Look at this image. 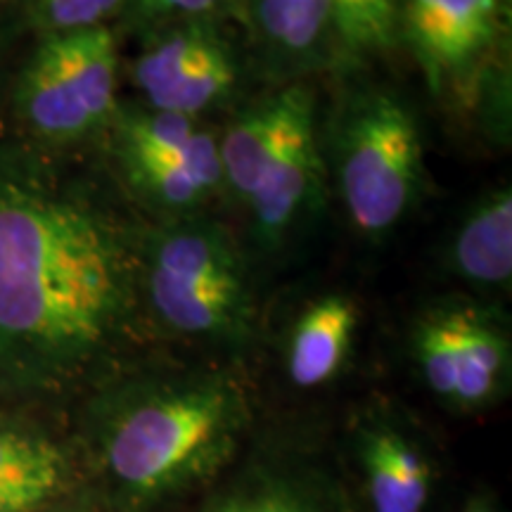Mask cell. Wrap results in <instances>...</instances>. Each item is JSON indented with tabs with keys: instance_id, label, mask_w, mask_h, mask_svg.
<instances>
[{
	"instance_id": "1",
	"label": "cell",
	"mask_w": 512,
	"mask_h": 512,
	"mask_svg": "<svg viewBox=\"0 0 512 512\" xmlns=\"http://www.w3.org/2000/svg\"><path fill=\"white\" fill-rule=\"evenodd\" d=\"M150 349L126 228L41 166L0 157V401L76 403Z\"/></svg>"
},
{
	"instance_id": "2",
	"label": "cell",
	"mask_w": 512,
	"mask_h": 512,
	"mask_svg": "<svg viewBox=\"0 0 512 512\" xmlns=\"http://www.w3.org/2000/svg\"><path fill=\"white\" fill-rule=\"evenodd\" d=\"M261 418L249 368L150 349L88 389L67 430L83 484L107 512H185Z\"/></svg>"
},
{
	"instance_id": "3",
	"label": "cell",
	"mask_w": 512,
	"mask_h": 512,
	"mask_svg": "<svg viewBox=\"0 0 512 512\" xmlns=\"http://www.w3.org/2000/svg\"><path fill=\"white\" fill-rule=\"evenodd\" d=\"M138 299L147 339L211 361H249L266 332L261 299L238 242L200 219L157 228L138 247Z\"/></svg>"
},
{
	"instance_id": "4",
	"label": "cell",
	"mask_w": 512,
	"mask_h": 512,
	"mask_svg": "<svg viewBox=\"0 0 512 512\" xmlns=\"http://www.w3.org/2000/svg\"><path fill=\"white\" fill-rule=\"evenodd\" d=\"M219 155L223 185L249 211L256 238L280 245L320 192L311 93L292 86L256 102L228 128Z\"/></svg>"
},
{
	"instance_id": "5",
	"label": "cell",
	"mask_w": 512,
	"mask_h": 512,
	"mask_svg": "<svg viewBox=\"0 0 512 512\" xmlns=\"http://www.w3.org/2000/svg\"><path fill=\"white\" fill-rule=\"evenodd\" d=\"M185 512H358L330 425L261 418L238 460Z\"/></svg>"
},
{
	"instance_id": "6",
	"label": "cell",
	"mask_w": 512,
	"mask_h": 512,
	"mask_svg": "<svg viewBox=\"0 0 512 512\" xmlns=\"http://www.w3.org/2000/svg\"><path fill=\"white\" fill-rule=\"evenodd\" d=\"M330 437L358 512H444V446L399 403H361Z\"/></svg>"
},
{
	"instance_id": "7",
	"label": "cell",
	"mask_w": 512,
	"mask_h": 512,
	"mask_svg": "<svg viewBox=\"0 0 512 512\" xmlns=\"http://www.w3.org/2000/svg\"><path fill=\"white\" fill-rule=\"evenodd\" d=\"M408 361L430 399L458 418L501 406L512 382V337L496 306L441 299L411 320Z\"/></svg>"
},
{
	"instance_id": "8",
	"label": "cell",
	"mask_w": 512,
	"mask_h": 512,
	"mask_svg": "<svg viewBox=\"0 0 512 512\" xmlns=\"http://www.w3.org/2000/svg\"><path fill=\"white\" fill-rule=\"evenodd\" d=\"M418 121L392 93H366L344 112L337 133V181L358 233L382 238L399 226L422 190Z\"/></svg>"
},
{
	"instance_id": "9",
	"label": "cell",
	"mask_w": 512,
	"mask_h": 512,
	"mask_svg": "<svg viewBox=\"0 0 512 512\" xmlns=\"http://www.w3.org/2000/svg\"><path fill=\"white\" fill-rule=\"evenodd\" d=\"M117 69V38L105 24L48 34L19 81V112L43 140L91 136L114 112Z\"/></svg>"
},
{
	"instance_id": "10",
	"label": "cell",
	"mask_w": 512,
	"mask_h": 512,
	"mask_svg": "<svg viewBox=\"0 0 512 512\" xmlns=\"http://www.w3.org/2000/svg\"><path fill=\"white\" fill-rule=\"evenodd\" d=\"M133 81L150 110L197 119L233 93L238 62L209 24L185 19L147 43L133 64Z\"/></svg>"
},
{
	"instance_id": "11",
	"label": "cell",
	"mask_w": 512,
	"mask_h": 512,
	"mask_svg": "<svg viewBox=\"0 0 512 512\" xmlns=\"http://www.w3.org/2000/svg\"><path fill=\"white\" fill-rule=\"evenodd\" d=\"M399 31L432 91L475 74L503 34L505 0H396Z\"/></svg>"
},
{
	"instance_id": "12",
	"label": "cell",
	"mask_w": 512,
	"mask_h": 512,
	"mask_svg": "<svg viewBox=\"0 0 512 512\" xmlns=\"http://www.w3.org/2000/svg\"><path fill=\"white\" fill-rule=\"evenodd\" d=\"M83 486L67 427L0 408V512H41Z\"/></svg>"
},
{
	"instance_id": "13",
	"label": "cell",
	"mask_w": 512,
	"mask_h": 512,
	"mask_svg": "<svg viewBox=\"0 0 512 512\" xmlns=\"http://www.w3.org/2000/svg\"><path fill=\"white\" fill-rule=\"evenodd\" d=\"M363 311L349 292H323L294 309L278 332V370L297 396L344 380L356 358Z\"/></svg>"
},
{
	"instance_id": "14",
	"label": "cell",
	"mask_w": 512,
	"mask_h": 512,
	"mask_svg": "<svg viewBox=\"0 0 512 512\" xmlns=\"http://www.w3.org/2000/svg\"><path fill=\"white\" fill-rule=\"evenodd\" d=\"M119 162L136 195L169 214L195 211L223 185L219 140L202 128L174 155L119 157Z\"/></svg>"
},
{
	"instance_id": "15",
	"label": "cell",
	"mask_w": 512,
	"mask_h": 512,
	"mask_svg": "<svg viewBox=\"0 0 512 512\" xmlns=\"http://www.w3.org/2000/svg\"><path fill=\"white\" fill-rule=\"evenodd\" d=\"M451 268L477 290H503L512 278V192L508 185L479 200L458 228Z\"/></svg>"
},
{
	"instance_id": "16",
	"label": "cell",
	"mask_w": 512,
	"mask_h": 512,
	"mask_svg": "<svg viewBox=\"0 0 512 512\" xmlns=\"http://www.w3.org/2000/svg\"><path fill=\"white\" fill-rule=\"evenodd\" d=\"M261 36L287 60H309L332 29L328 0H252Z\"/></svg>"
},
{
	"instance_id": "17",
	"label": "cell",
	"mask_w": 512,
	"mask_h": 512,
	"mask_svg": "<svg viewBox=\"0 0 512 512\" xmlns=\"http://www.w3.org/2000/svg\"><path fill=\"white\" fill-rule=\"evenodd\" d=\"M330 24L351 55L382 53L399 34L396 0H328Z\"/></svg>"
},
{
	"instance_id": "18",
	"label": "cell",
	"mask_w": 512,
	"mask_h": 512,
	"mask_svg": "<svg viewBox=\"0 0 512 512\" xmlns=\"http://www.w3.org/2000/svg\"><path fill=\"white\" fill-rule=\"evenodd\" d=\"M197 121L183 114L147 110L131 112L117 121L119 157L174 155L195 138Z\"/></svg>"
},
{
	"instance_id": "19",
	"label": "cell",
	"mask_w": 512,
	"mask_h": 512,
	"mask_svg": "<svg viewBox=\"0 0 512 512\" xmlns=\"http://www.w3.org/2000/svg\"><path fill=\"white\" fill-rule=\"evenodd\" d=\"M124 0H34V15L48 34L91 29L121 8Z\"/></svg>"
},
{
	"instance_id": "20",
	"label": "cell",
	"mask_w": 512,
	"mask_h": 512,
	"mask_svg": "<svg viewBox=\"0 0 512 512\" xmlns=\"http://www.w3.org/2000/svg\"><path fill=\"white\" fill-rule=\"evenodd\" d=\"M226 0H136V12L145 22H171V19H197L214 12Z\"/></svg>"
},
{
	"instance_id": "21",
	"label": "cell",
	"mask_w": 512,
	"mask_h": 512,
	"mask_svg": "<svg viewBox=\"0 0 512 512\" xmlns=\"http://www.w3.org/2000/svg\"><path fill=\"white\" fill-rule=\"evenodd\" d=\"M444 512H508V508H505L503 498L498 496L494 489H489V486H477L470 494L460 498L451 510Z\"/></svg>"
},
{
	"instance_id": "22",
	"label": "cell",
	"mask_w": 512,
	"mask_h": 512,
	"mask_svg": "<svg viewBox=\"0 0 512 512\" xmlns=\"http://www.w3.org/2000/svg\"><path fill=\"white\" fill-rule=\"evenodd\" d=\"M41 512H107V510L102 508V503L95 498L93 491L83 484L81 489L74 491V494L60 498V501L48 505V508H43Z\"/></svg>"
}]
</instances>
